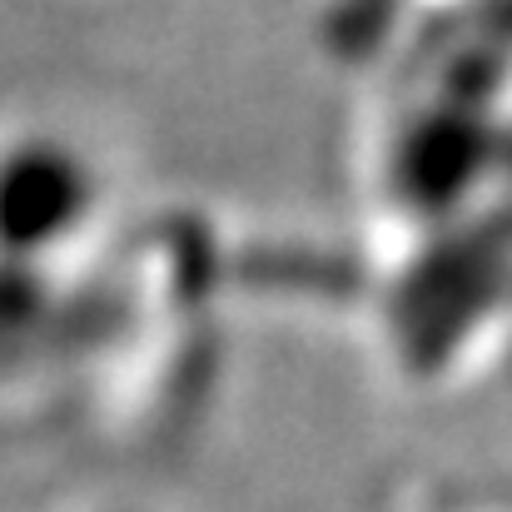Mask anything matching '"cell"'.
Returning a JSON list of instances; mask_svg holds the SVG:
<instances>
[{
  "label": "cell",
  "instance_id": "1",
  "mask_svg": "<svg viewBox=\"0 0 512 512\" xmlns=\"http://www.w3.org/2000/svg\"><path fill=\"white\" fill-rule=\"evenodd\" d=\"M105 179L90 150L55 130L0 140V264L40 269L95 224Z\"/></svg>",
  "mask_w": 512,
  "mask_h": 512
}]
</instances>
